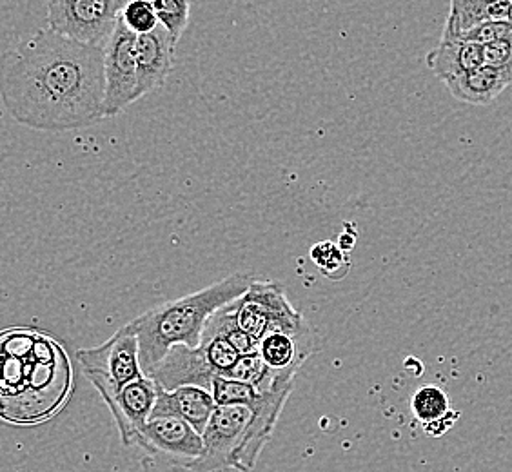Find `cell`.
<instances>
[{"label": "cell", "mask_w": 512, "mask_h": 472, "mask_svg": "<svg viewBox=\"0 0 512 472\" xmlns=\"http://www.w3.org/2000/svg\"><path fill=\"white\" fill-rule=\"evenodd\" d=\"M311 258L320 273L329 280H342L351 267L349 253L342 251L335 242H318L311 249Z\"/></svg>", "instance_id": "obj_19"}, {"label": "cell", "mask_w": 512, "mask_h": 472, "mask_svg": "<svg viewBox=\"0 0 512 472\" xmlns=\"http://www.w3.org/2000/svg\"><path fill=\"white\" fill-rule=\"evenodd\" d=\"M71 365L66 351L35 327L0 331V420L37 425L68 402Z\"/></svg>", "instance_id": "obj_2"}, {"label": "cell", "mask_w": 512, "mask_h": 472, "mask_svg": "<svg viewBox=\"0 0 512 472\" xmlns=\"http://www.w3.org/2000/svg\"><path fill=\"white\" fill-rule=\"evenodd\" d=\"M177 44L168 30L158 24L157 28L137 39V97L142 99L151 91L160 88L175 64Z\"/></svg>", "instance_id": "obj_13"}, {"label": "cell", "mask_w": 512, "mask_h": 472, "mask_svg": "<svg viewBox=\"0 0 512 472\" xmlns=\"http://www.w3.org/2000/svg\"><path fill=\"white\" fill-rule=\"evenodd\" d=\"M135 445L171 472H188L204 453L202 434L182 418L169 414L151 416Z\"/></svg>", "instance_id": "obj_7"}, {"label": "cell", "mask_w": 512, "mask_h": 472, "mask_svg": "<svg viewBox=\"0 0 512 472\" xmlns=\"http://www.w3.org/2000/svg\"><path fill=\"white\" fill-rule=\"evenodd\" d=\"M255 276L237 273L213 286L157 305L131 320L129 329L138 338V360L146 376H151L173 345L198 347L207 320L220 307L244 295Z\"/></svg>", "instance_id": "obj_3"}, {"label": "cell", "mask_w": 512, "mask_h": 472, "mask_svg": "<svg viewBox=\"0 0 512 472\" xmlns=\"http://www.w3.org/2000/svg\"><path fill=\"white\" fill-rule=\"evenodd\" d=\"M217 376V371L209 364L204 345L200 344L198 347L173 345L149 378L166 391L182 385H198L211 391L213 378Z\"/></svg>", "instance_id": "obj_12"}, {"label": "cell", "mask_w": 512, "mask_h": 472, "mask_svg": "<svg viewBox=\"0 0 512 472\" xmlns=\"http://www.w3.org/2000/svg\"><path fill=\"white\" fill-rule=\"evenodd\" d=\"M120 19L137 35L149 33L158 26L157 13L151 0H128L120 13Z\"/></svg>", "instance_id": "obj_22"}, {"label": "cell", "mask_w": 512, "mask_h": 472, "mask_svg": "<svg viewBox=\"0 0 512 472\" xmlns=\"http://www.w3.org/2000/svg\"><path fill=\"white\" fill-rule=\"evenodd\" d=\"M211 394L215 398L217 405H251L255 404L260 396V391H256L253 385L233 380L227 376H217L213 378L211 384Z\"/></svg>", "instance_id": "obj_21"}, {"label": "cell", "mask_w": 512, "mask_h": 472, "mask_svg": "<svg viewBox=\"0 0 512 472\" xmlns=\"http://www.w3.org/2000/svg\"><path fill=\"white\" fill-rule=\"evenodd\" d=\"M316 351V342L300 340L286 333H267L258 340V353L267 367L275 371L298 373L307 358Z\"/></svg>", "instance_id": "obj_18"}, {"label": "cell", "mask_w": 512, "mask_h": 472, "mask_svg": "<svg viewBox=\"0 0 512 472\" xmlns=\"http://www.w3.org/2000/svg\"><path fill=\"white\" fill-rule=\"evenodd\" d=\"M157 13L158 24L168 30L175 44L180 42L189 24V0H151Z\"/></svg>", "instance_id": "obj_20"}, {"label": "cell", "mask_w": 512, "mask_h": 472, "mask_svg": "<svg viewBox=\"0 0 512 472\" xmlns=\"http://www.w3.org/2000/svg\"><path fill=\"white\" fill-rule=\"evenodd\" d=\"M295 380L276 385L271 391H264L251 405V420L247 425L242 445L235 456V471L251 472L255 469L258 456L275 433L276 423L282 414Z\"/></svg>", "instance_id": "obj_10"}, {"label": "cell", "mask_w": 512, "mask_h": 472, "mask_svg": "<svg viewBox=\"0 0 512 472\" xmlns=\"http://www.w3.org/2000/svg\"><path fill=\"white\" fill-rule=\"evenodd\" d=\"M251 420L247 405H217L202 433L204 453L188 472L235 471V456Z\"/></svg>", "instance_id": "obj_9"}, {"label": "cell", "mask_w": 512, "mask_h": 472, "mask_svg": "<svg viewBox=\"0 0 512 472\" xmlns=\"http://www.w3.org/2000/svg\"><path fill=\"white\" fill-rule=\"evenodd\" d=\"M104 48L39 30L0 55V100L35 131H77L104 118Z\"/></svg>", "instance_id": "obj_1"}, {"label": "cell", "mask_w": 512, "mask_h": 472, "mask_svg": "<svg viewBox=\"0 0 512 472\" xmlns=\"http://www.w3.org/2000/svg\"><path fill=\"white\" fill-rule=\"evenodd\" d=\"M215 407L217 404H215L213 394L204 387L182 385V387L171 389V391L158 387L157 402H155L151 416H160V414L177 416L202 434Z\"/></svg>", "instance_id": "obj_14"}, {"label": "cell", "mask_w": 512, "mask_h": 472, "mask_svg": "<svg viewBox=\"0 0 512 472\" xmlns=\"http://www.w3.org/2000/svg\"><path fill=\"white\" fill-rule=\"evenodd\" d=\"M355 244V233H342V235H340V240H338V246H340V249H342V251H345V253H349V251H351V249L355 247Z\"/></svg>", "instance_id": "obj_24"}, {"label": "cell", "mask_w": 512, "mask_h": 472, "mask_svg": "<svg viewBox=\"0 0 512 472\" xmlns=\"http://www.w3.org/2000/svg\"><path fill=\"white\" fill-rule=\"evenodd\" d=\"M137 33L119 17L104 48V118L117 117L137 102Z\"/></svg>", "instance_id": "obj_8"}, {"label": "cell", "mask_w": 512, "mask_h": 472, "mask_svg": "<svg viewBox=\"0 0 512 472\" xmlns=\"http://www.w3.org/2000/svg\"><path fill=\"white\" fill-rule=\"evenodd\" d=\"M237 322L247 335L260 340L267 333H286L316 342L315 329L287 298L286 287L273 280H253L246 293L235 300Z\"/></svg>", "instance_id": "obj_4"}, {"label": "cell", "mask_w": 512, "mask_h": 472, "mask_svg": "<svg viewBox=\"0 0 512 472\" xmlns=\"http://www.w3.org/2000/svg\"><path fill=\"white\" fill-rule=\"evenodd\" d=\"M79 362L95 389L102 394L119 391L144 376L138 360V338L128 325L120 327L108 342L79 351Z\"/></svg>", "instance_id": "obj_6"}, {"label": "cell", "mask_w": 512, "mask_h": 472, "mask_svg": "<svg viewBox=\"0 0 512 472\" xmlns=\"http://www.w3.org/2000/svg\"><path fill=\"white\" fill-rule=\"evenodd\" d=\"M411 413L424 427V433L440 438L460 420V411L453 409L449 394L438 385H422L411 396Z\"/></svg>", "instance_id": "obj_17"}, {"label": "cell", "mask_w": 512, "mask_h": 472, "mask_svg": "<svg viewBox=\"0 0 512 472\" xmlns=\"http://www.w3.org/2000/svg\"><path fill=\"white\" fill-rule=\"evenodd\" d=\"M483 60L493 68L502 69L512 79V37L483 46Z\"/></svg>", "instance_id": "obj_23"}, {"label": "cell", "mask_w": 512, "mask_h": 472, "mask_svg": "<svg viewBox=\"0 0 512 472\" xmlns=\"http://www.w3.org/2000/svg\"><path fill=\"white\" fill-rule=\"evenodd\" d=\"M158 385L153 378L142 376L124 385L119 391L102 394L113 414L124 445H135L138 434L148 423L157 402Z\"/></svg>", "instance_id": "obj_11"}, {"label": "cell", "mask_w": 512, "mask_h": 472, "mask_svg": "<svg viewBox=\"0 0 512 472\" xmlns=\"http://www.w3.org/2000/svg\"><path fill=\"white\" fill-rule=\"evenodd\" d=\"M445 86L454 99L460 102L471 106H489L505 89L512 88V79L502 69L483 64L456 79L447 80Z\"/></svg>", "instance_id": "obj_16"}, {"label": "cell", "mask_w": 512, "mask_h": 472, "mask_svg": "<svg viewBox=\"0 0 512 472\" xmlns=\"http://www.w3.org/2000/svg\"><path fill=\"white\" fill-rule=\"evenodd\" d=\"M128 0H48V28L71 40L106 48Z\"/></svg>", "instance_id": "obj_5"}, {"label": "cell", "mask_w": 512, "mask_h": 472, "mask_svg": "<svg viewBox=\"0 0 512 472\" xmlns=\"http://www.w3.org/2000/svg\"><path fill=\"white\" fill-rule=\"evenodd\" d=\"M511 2H512V0H511Z\"/></svg>", "instance_id": "obj_25"}, {"label": "cell", "mask_w": 512, "mask_h": 472, "mask_svg": "<svg viewBox=\"0 0 512 472\" xmlns=\"http://www.w3.org/2000/svg\"><path fill=\"white\" fill-rule=\"evenodd\" d=\"M483 64V44L456 37L447 31L442 33L438 46L427 55V66L444 84Z\"/></svg>", "instance_id": "obj_15"}]
</instances>
